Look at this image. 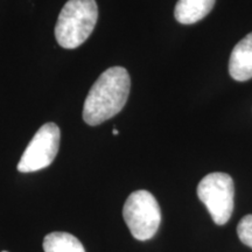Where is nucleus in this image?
Instances as JSON below:
<instances>
[{"label": "nucleus", "instance_id": "f257e3e1", "mask_svg": "<svg viewBox=\"0 0 252 252\" xmlns=\"http://www.w3.org/2000/svg\"><path fill=\"white\" fill-rule=\"evenodd\" d=\"M130 88V75L125 68L106 69L88 94L83 105L84 122L96 126L121 112L127 102Z\"/></svg>", "mask_w": 252, "mask_h": 252}, {"label": "nucleus", "instance_id": "f03ea898", "mask_svg": "<svg viewBox=\"0 0 252 252\" xmlns=\"http://www.w3.org/2000/svg\"><path fill=\"white\" fill-rule=\"evenodd\" d=\"M98 19L96 0H69L60 12L55 26L58 43L75 49L87 41Z\"/></svg>", "mask_w": 252, "mask_h": 252}, {"label": "nucleus", "instance_id": "7ed1b4c3", "mask_svg": "<svg viewBox=\"0 0 252 252\" xmlns=\"http://www.w3.org/2000/svg\"><path fill=\"white\" fill-rule=\"evenodd\" d=\"M123 217L132 236L147 241L157 234L161 222V212L156 197L147 190L133 191L123 208Z\"/></svg>", "mask_w": 252, "mask_h": 252}, {"label": "nucleus", "instance_id": "20e7f679", "mask_svg": "<svg viewBox=\"0 0 252 252\" xmlns=\"http://www.w3.org/2000/svg\"><path fill=\"white\" fill-rule=\"evenodd\" d=\"M197 196L207 207L214 222L225 224L234 212L235 187L231 176L225 173H210L197 186Z\"/></svg>", "mask_w": 252, "mask_h": 252}, {"label": "nucleus", "instance_id": "39448f33", "mask_svg": "<svg viewBox=\"0 0 252 252\" xmlns=\"http://www.w3.org/2000/svg\"><path fill=\"white\" fill-rule=\"evenodd\" d=\"M59 126L54 123H47L34 134L18 163V171L32 173L46 168L54 161L60 147Z\"/></svg>", "mask_w": 252, "mask_h": 252}, {"label": "nucleus", "instance_id": "423d86ee", "mask_svg": "<svg viewBox=\"0 0 252 252\" xmlns=\"http://www.w3.org/2000/svg\"><path fill=\"white\" fill-rule=\"evenodd\" d=\"M230 76L235 81L245 82L252 78V32L232 49L229 61Z\"/></svg>", "mask_w": 252, "mask_h": 252}, {"label": "nucleus", "instance_id": "0eeeda50", "mask_svg": "<svg viewBox=\"0 0 252 252\" xmlns=\"http://www.w3.org/2000/svg\"><path fill=\"white\" fill-rule=\"evenodd\" d=\"M216 0H178L174 17L178 23L191 25L202 20L212 12Z\"/></svg>", "mask_w": 252, "mask_h": 252}, {"label": "nucleus", "instance_id": "6e6552de", "mask_svg": "<svg viewBox=\"0 0 252 252\" xmlns=\"http://www.w3.org/2000/svg\"><path fill=\"white\" fill-rule=\"evenodd\" d=\"M45 252H86L83 245L74 235L68 232H50L43 239Z\"/></svg>", "mask_w": 252, "mask_h": 252}, {"label": "nucleus", "instance_id": "1a4fd4ad", "mask_svg": "<svg viewBox=\"0 0 252 252\" xmlns=\"http://www.w3.org/2000/svg\"><path fill=\"white\" fill-rule=\"evenodd\" d=\"M237 235L241 242L252 249V215H247L239 220Z\"/></svg>", "mask_w": 252, "mask_h": 252}, {"label": "nucleus", "instance_id": "9d476101", "mask_svg": "<svg viewBox=\"0 0 252 252\" xmlns=\"http://www.w3.org/2000/svg\"><path fill=\"white\" fill-rule=\"evenodd\" d=\"M112 133H113V134H115V135H117V134L119 133V132H118V130H117V128H113Z\"/></svg>", "mask_w": 252, "mask_h": 252}, {"label": "nucleus", "instance_id": "9b49d317", "mask_svg": "<svg viewBox=\"0 0 252 252\" xmlns=\"http://www.w3.org/2000/svg\"><path fill=\"white\" fill-rule=\"evenodd\" d=\"M2 252H7V251H2Z\"/></svg>", "mask_w": 252, "mask_h": 252}]
</instances>
